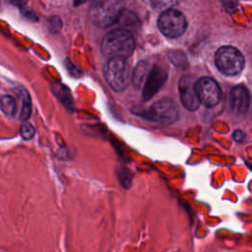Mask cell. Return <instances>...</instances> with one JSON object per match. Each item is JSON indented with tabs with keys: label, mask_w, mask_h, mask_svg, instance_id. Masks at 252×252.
<instances>
[{
	"label": "cell",
	"mask_w": 252,
	"mask_h": 252,
	"mask_svg": "<svg viewBox=\"0 0 252 252\" xmlns=\"http://www.w3.org/2000/svg\"><path fill=\"white\" fill-rule=\"evenodd\" d=\"M135 49V40L130 32L123 29L107 32L101 41V51L104 55L113 58H128Z\"/></svg>",
	"instance_id": "1"
},
{
	"label": "cell",
	"mask_w": 252,
	"mask_h": 252,
	"mask_svg": "<svg viewBox=\"0 0 252 252\" xmlns=\"http://www.w3.org/2000/svg\"><path fill=\"white\" fill-rule=\"evenodd\" d=\"M123 9V0H94L90 8V18L94 26L107 28L118 21Z\"/></svg>",
	"instance_id": "2"
},
{
	"label": "cell",
	"mask_w": 252,
	"mask_h": 252,
	"mask_svg": "<svg viewBox=\"0 0 252 252\" xmlns=\"http://www.w3.org/2000/svg\"><path fill=\"white\" fill-rule=\"evenodd\" d=\"M104 78L115 92L124 91L130 82V67L125 58H110L104 67Z\"/></svg>",
	"instance_id": "3"
},
{
	"label": "cell",
	"mask_w": 252,
	"mask_h": 252,
	"mask_svg": "<svg viewBox=\"0 0 252 252\" xmlns=\"http://www.w3.org/2000/svg\"><path fill=\"white\" fill-rule=\"evenodd\" d=\"M215 64L222 74L235 76L243 70L245 60L237 48L233 46H221L215 54Z\"/></svg>",
	"instance_id": "4"
},
{
	"label": "cell",
	"mask_w": 252,
	"mask_h": 252,
	"mask_svg": "<svg viewBox=\"0 0 252 252\" xmlns=\"http://www.w3.org/2000/svg\"><path fill=\"white\" fill-rule=\"evenodd\" d=\"M143 116L151 121L169 124L177 120L179 108L174 100L163 97L153 103L152 106L143 113Z\"/></svg>",
	"instance_id": "5"
},
{
	"label": "cell",
	"mask_w": 252,
	"mask_h": 252,
	"mask_svg": "<svg viewBox=\"0 0 252 252\" xmlns=\"http://www.w3.org/2000/svg\"><path fill=\"white\" fill-rule=\"evenodd\" d=\"M158 27L165 36L178 37L185 32L187 21L183 13L176 9H169L159 15Z\"/></svg>",
	"instance_id": "6"
},
{
	"label": "cell",
	"mask_w": 252,
	"mask_h": 252,
	"mask_svg": "<svg viewBox=\"0 0 252 252\" xmlns=\"http://www.w3.org/2000/svg\"><path fill=\"white\" fill-rule=\"evenodd\" d=\"M195 90L201 103L207 107L216 106L221 96V92L216 80L210 77H202L195 83Z\"/></svg>",
	"instance_id": "7"
},
{
	"label": "cell",
	"mask_w": 252,
	"mask_h": 252,
	"mask_svg": "<svg viewBox=\"0 0 252 252\" xmlns=\"http://www.w3.org/2000/svg\"><path fill=\"white\" fill-rule=\"evenodd\" d=\"M196 81L197 80H195L194 77L185 75L180 78L178 83L180 100L183 106L191 111L198 109L201 103L195 90Z\"/></svg>",
	"instance_id": "8"
},
{
	"label": "cell",
	"mask_w": 252,
	"mask_h": 252,
	"mask_svg": "<svg viewBox=\"0 0 252 252\" xmlns=\"http://www.w3.org/2000/svg\"><path fill=\"white\" fill-rule=\"evenodd\" d=\"M167 79L166 71L160 66H154L148 74L146 79L144 89H143V98L149 100L152 98L161 88Z\"/></svg>",
	"instance_id": "9"
},
{
	"label": "cell",
	"mask_w": 252,
	"mask_h": 252,
	"mask_svg": "<svg viewBox=\"0 0 252 252\" xmlns=\"http://www.w3.org/2000/svg\"><path fill=\"white\" fill-rule=\"evenodd\" d=\"M250 105V94L243 85L234 87L229 94V106L236 114H244Z\"/></svg>",
	"instance_id": "10"
},
{
	"label": "cell",
	"mask_w": 252,
	"mask_h": 252,
	"mask_svg": "<svg viewBox=\"0 0 252 252\" xmlns=\"http://www.w3.org/2000/svg\"><path fill=\"white\" fill-rule=\"evenodd\" d=\"M17 93H18L19 96L22 98V108H21V112H20V118L24 122V121H27L31 115L32 100H31L29 93L25 89L20 88L19 91H17Z\"/></svg>",
	"instance_id": "11"
},
{
	"label": "cell",
	"mask_w": 252,
	"mask_h": 252,
	"mask_svg": "<svg viewBox=\"0 0 252 252\" xmlns=\"http://www.w3.org/2000/svg\"><path fill=\"white\" fill-rule=\"evenodd\" d=\"M52 90L54 92V94L57 95L58 99H60L66 106H72L73 100H72V96L70 94L69 90L64 87L61 84H56L52 87Z\"/></svg>",
	"instance_id": "12"
},
{
	"label": "cell",
	"mask_w": 252,
	"mask_h": 252,
	"mask_svg": "<svg viewBox=\"0 0 252 252\" xmlns=\"http://www.w3.org/2000/svg\"><path fill=\"white\" fill-rule=\"evenodd\" d=\"M0 108L6 114L13 116L17 110L16 99L11 95H4L0 98Z\"/></svg>",
	"instance_id": "13"
},
{
	"label": "cell",
	"mask_w": 252,
	"mask_h": 252,
	"mask_svg": "<svg viewBox=\"0 0 252 252\" xmlns=\"http://www.w3.org/2000/svg\"><path fill=\"white\" fill-rule=\"evenodd\" d=\"M177 0H151L152 7L158 11H166L172 9V7L176 4Z\"/></svg>",
	"instance_id": "14"
},
{
	"label": "cell",
	"mask_w": 252,
	"mask_h": 252,
	"mask_svg": "<svg viewBox=\"0 0 252 252\" xmlns=\"http://www.w3.org/2000/svg\"><path fill=\"white\" fill-rule=\"evenodd\" d=\"M20 132H21V136L23 137V139H25V140H30V139H32V138L33 137L35 130H34L33 126H32L30 122L24 121V122L22 123L21 131H20Z\"/></svg>",
	"instance_id": "15"
},
{
	"label": "cell",
	"mask_w": 252,
	"mask_h": 252,
	"mask_svg": "<svg viewBox=\"0 0 252 252\" xmlns=\"http://www.w3.org/2000/svg\"><path fill=\"white\" fill-rule=\"evenodd\" d=\"M145 70H146V66H140V65L137 66L134 76H133V82L136 86L141 83V81L144 77V74H145Z\"/></svg>",
	"instance_id": "16"
},
{
	"label": "cell",
	"mask_w": 252,
	"mask_h": 252,
	"mask_svg": "<svg viewBox=\"0 0 252 252\" xmlns=\"http://www.w3.org/2000/svg\"><path fill=\"white\" fill-rule=\"evenodd\" d=\"M49 28L52 32H58L61 29V21L58 17H54L49 21Z\"/></svg>",
	"instance_id": "17"
},
{
	"label": "cell",
	"mask_w": 252,
	"mask_h": 252,
	"mask_svg": "<svg viewBox=\"0 0 252 252\" xmlns=\"http://www.w3.org/2000/svg\"><path fill=\"white\" fill-rule=\"evenodd\" d=\"M222 3L227 11L234 10L237 6V0H222Z\"/></svg>",
	"instance_id": "18"
},
{
	"label": "cell",
	"mask_w": 252,
	"mask_h": 252,
	"mask_svg": "<svg viewBox=\"0 0 252 252\" xmlns=\"http://www.w3.org/2000/svg\"><path fill=\"white\" fill-rule=\"evenodd\" d=\"M233 138L236 142H243L245 139V133L241 130H236L233 133Z\"/></svg>",
	"instance_id": "19"
},
{
	"label": "cell",
	"mask_w": 252,
	"mask_h": 252,
	"mask_svg": "<svg viewBox=\"0 0 252 252\" xmlns=\"http://www.w3.org/2000/svg\"><path fill=\"white\" fill-rule=\"evenodd\" d=\"M10 4L17 6L19 8H24L26 6V4L28 3V0H7Z\"/></svg>",
	"instance_id": "20"
},
{
	"label": "cell",
	"mask_w": 252,
	"mask_h": 252,
	"mask_svg": "<svg viewBox=\"0 0 252 252\" xmlns=\"http://www.w3.org/2000/svg\"><path fill=\"white\" fill-rule=\"evenodd\" d=\"M87 1H89V0H74V5H80V4L85 3Z\"/></svg>",
	"instance_id": "21"
}]
</instances>
